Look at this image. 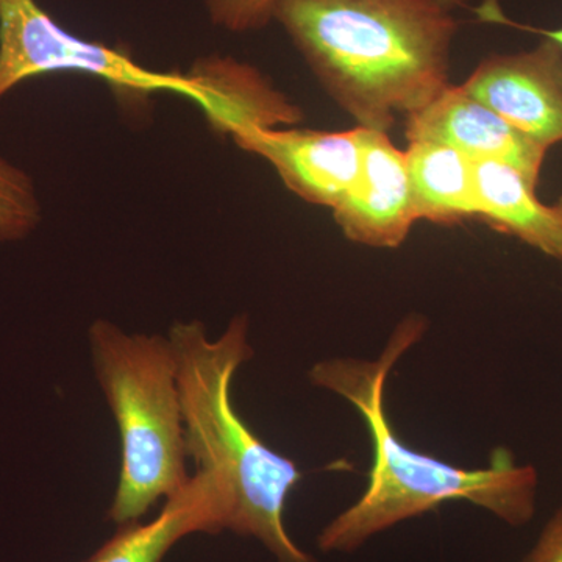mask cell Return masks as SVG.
Segmentation results:
<instances>
[{
  "label": "cell",
  "instance_id": "obj_1",
  "mask_svg": "<svg viewBox=\"0 0 562 562\" xmlns=\"http://www.w3.org/2000/svg\"><path fill=\"white\" fill-rule=\"evenodd\" d=\"M424 317H405L375 360L331 358L316 362L310 382L349 402L371 435L373 461L364 494L322 528L325 553H353L373 536L430 513L447 502H469L509 527L530 524L538 502L539 475L498 450L491 464L464 469L417 452L392 428L384 406L392 369L420 341Z\"/></svg>",
  "mask_w": 562,
  "mask_h": 562
},
{
  "label": "cell",
  "instance_id": "obj_2",
  "mask_svg": "<svg viewBox=\"0 0 562 562\" xmlns=\"http://www.w3.org/2000/svg\"><path fill=\"white\" fill-rule=\"evenodd\" d=\"M273 22L357 127L390 133L450 85L460 25L435 0H277Z\"/></svg>",
  "mask_w": 562,
  "mask_h": 562
},
{
  "label": "cell",
  "instance_id": "obj_3",
  "mask_svg": "<svg viewBox=\"0 0 562 562\" xmlns=\"http://www.w3.org/2000/svg\"><path fill=\"white\" fill-rule=\"evenodd\" d=\"M249 328V317L239 314L216 339L209 338L201 321L176 322L169 330L188 458L195 472L216 484L224 531L257 539L277 562H317L292 541L284 525L301 469L266 446L232 401L233 379L254 357Z\"/></svg>",
  "mask_w": 562,
  "mask_h": 562
},
{
  "label": "cell",
  "instance_id": "obj_4",
  "mask_svg": "<svg viewBox=\"0 0 562 562\" xmlns=\"http://www.w3.org/2000/svg\"><path fill=\"white\" fill-rule=\"evenodd\" d=\"M54 74L105 81L124 98L179 94L225 136L249 124L261 105L260 80L247 63L210 57L188 72L149 69L127 50L66 31L36 0H0V102L24 81Z\"/></svg>",
  "mask_w": 562,
  "mask_h": 562
},
{
  "label": "cell",
  "instance_id": "obj_5",
  "mask_svg": "<svg viewBox=\"0 0 562 562\" xmlns=\"http://www.w3.org/2000/svg\"><path fill=\"white\" fill-rule=\"evenodd\" d=\"M88 336L95 379L120 431V482L109 519L121 527L138 522L191 480L179 369L168 336L127 333L103 319Z\"/></svg>",
  "mask_w": 562,
  "mask_h": 562
},
{
  "label": "cell",
  "instance_id": "obj_6",
  "mask_svg": "<svg viewBox=\"0 0 562 562\" xmlns=\"http://www.w3.org/2000/svg\"><path fill=\"white\" fill-rule=\"evenodd\" d=\"M462 87L543 149L562 143V47L554 41L490 55Z\"/></svg>",
  "mask_w": 562,
  "mask_h": 562
},
{
  "label": "cell",
  "instance_id": "obj_7",
  "mask_svg": "<svg viewBox=\"0 0 562 562\" xmlns=\"http://www.w3.org/2000/svg\"><path fill=\"white\" fill-rule=\"evenodd\" d=\"M236 146L272 166L284 187L312 205L335 209L360 179L361 127L346 132L251 128Z\"/></svg>",
  "mask_w": 562,
  "mask_h": 562
},
{
  "label": "cell",
  "instance_id": "obj_8",
  "mask_svg": "<svg viewBox=\"0 0 562 562\" xmlns=\"http://www.w3.org/2000/svg\"><path fill=\"white\" fill-rule=\"evenodd\" d=\"M360 179L338 206L333 220L351 243L372 249H397L416 224L412 181L405 150L390 133L361 127Z\"/></svg>",
  "mask_w": 562,
  "mask_h": 562
},
{
  "label": "cell",
  "instance_id": "obj_9",
  "mask_svg": "<svg viewBox=\"0 0 562 562\" xmlns=\"http://www.w3.org/2000/svg\"><path fill=\"white\" fill-rule=\"evenodd\" d=\"M408 140H432L471 160L508 162L538 187L547 149L476 101L462 85H447L432 101L405 116Z\"/></svg>",
  "mask_w": 562,
  "mask_h": 562
},
{
  "label": "cell",
  "instance_id": "obj_10",
  "mask_svg": "<svg viewBox=\"0 0 562 562\" xmlns=\"http://www.w3.org/2000/svg\"><path fill=\"white\" fill-rule=\"evenodd\" d=\"M221 531L224 528L220 492L209 476L195 472L150 522L121 525L113 538L81 562H162L187 536Z\"/></svg>",
  "mask_w": 562,
  "mask_h": 562
},
{
  "label": "cell",
  "instance_id": "obj_11",
  "mask_svg": "<svg viewBox=\"0 0 562 562\" xmlns=\"http://www.w3.org/2000/svg\"><path fill=\"white\" fill-rule=\"evenodd\" d=\"M476 217L554 260L562 249V224L553 205L539 201L536 184L498 160H472Z\"/></svg>",
  "mask_w": 562,
  "mask_h": 562
},
{
  "label": "cell",
  "instance_id": "obj_12",
  "mask_svg": "<svg viewBox=\"0 0 562 562\" xmlns=\"http://www.w3.org/2000/svg\"><path fill=\"white\" fill-rule=\"evenodd\" d=\"M405 155L417 221L458 225L476 217L471 158L432 140H408Z\"/></svg>",
  "mask_w": 562,
  "mask_h": 562
},
{
  "label": "cell",
  "instance_id": "obj_13",
  "mask_svg": "<svg viewBox=\"0 0 562 562\" xmlns=\"http://www.w3.org/2000/svg\"><path fill=\"white\" fill-rule=\"evenodd\" d=\"M41 217L35 181L0 155V243L29 238L38 228Z\"/></svg>",
  "mask_w": 562,
  "mask_h": 562
},
{
  "label": "cell",
  "instance_id": "obj_14",
  "mask_svg": "<svg viewBox=\"0 0 562 562\" xmlns=\"http://www.w3.org/2000/svg\"><path fill=\"white\" fill-rule=\"evenodd\" d=\"M277 0H205L211 24L222 31L258 32L273 22Z\"/></svg>",
  "mask_w": 562,
  "mask_h": 562
},
{
  "label": "cell",
  "instance_id": "obj_15",
  "mask_svg": "<svg viewBox=\"0 0 562 562\" xmlns=\"http://www.w3.org/2000/svg\"><path fill=\"white\" fill-rule=\"evenodd\" d=\"M520 562H562V505L543 525L535 546Z\"/></svg>",
  "mask_w": 562,
  "mask_h": 562
},
{
  "label": "cell",
  "instance_id": "obj_16",
  "mask_svg": "<svg viewBox=\"0 0 562 562\" xmlns=\"http://www.w3.org/2000/svg\"><path fill=\"white\" fill-rule=\"evenodd\" d=\"M482 13L486 20L503 22V24L514 25V27L522 29V31L538 33V35H541L542 38L552 40L554 43L560 44L562 47V27L552 29V31H549V29H536L530 27V25L516 24V22L509 21L508 18L503 16L501 9H498L497 5H491V3H486V5L483 7Z\"/></svg>",
  "mask_w": 562,
  "mask_h": 562
},
{
  "label": "cell",
  "instance_id": "obj_17",
  "mask_svg": "<svg viewBox=\"0 0 562 562\" xmlns=\"http://www.w3.org/2000/svg\"><path fill=\"white\" fill-rule=\"evenodd\" d=\"M435 2H438L443 9L453 11L454 9H460V7H464L465 3L471 2V0H435Z\"/></svg>",
  "mask_w": 562,
  "mask_h": 562
},
{
  "label": "cell",
  "instance_id": "obj_18",
  "mask_svg": "<svg viewBox=\"0 0 562 562\" xmlns=\"http://www.w3.org/2000/svg\"><path fill=\"white\" fill-rule=\"evenodd\" d=\"M554 211H557L558 216H560L561 224H562V194L560 195V199H558L557 203L553 205ZM558 261L561 262L562 266V249L560 254V258H558Z\"/></svg>",
  "mask_w": 562,
  "mask_h": 562
}]
</instances>
